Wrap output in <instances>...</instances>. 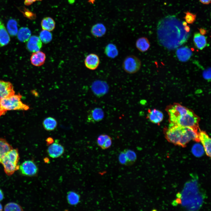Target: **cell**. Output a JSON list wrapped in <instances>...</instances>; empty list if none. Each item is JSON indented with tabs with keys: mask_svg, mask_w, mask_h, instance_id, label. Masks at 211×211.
I'll return each mask as SVG.
<instances>
[{
	"mask_svg": "<svg viewBox=\"0 0 211 211\" xmlns=\"http://www.w3.org/2000/svg\"><path fill=\"white\" fill-rule=\"evenodd\" d=\"M41 26L42 30L52 31L55 28V24L54 20L50 17L43 18L41 22Z\"/></svg>",
	"mask_w": 211,
	"mask_h": 211,
	"instance_id": "cell-23",
	"label": "cell"
},
{
	"mask_svg": "<svg viewBox=\"0 0 211 211\" xmlns=\"http://www.w3.org/2000/svg\"><path fill=\"white\" fill-rule=\"evenodd\" d=\"M127 160V166L133 164L137 159V155L133 150L130 149H126L124 150Z\"/></svg>",
	"mask_w": 211,
	"mask_h": 211,
	"instance_id": "cell-30",
	"label": "cell"
},
{
	"mask_svg": "<svg viewBox=\"0 0 211 211\" xmlns=\"http://www.w3.org/2000/svg\"><path fill=\"white\" fill-rule=\"evenodd\" d=\"M182 24L183 26H185L187 25V23L186 21L182 22Z\"/></svg>",
	"mask_w": 211,
	"mask_h": 211,
	"instance_id": "cell-46",
	"label": "cell"
},
{
	"mask_svg": "<svg viewBox=\"0 0 211 211\" xmlns=\"http://www.w3.org/2000/svg\"><path fill=\"white\" fill-rule=\"evenodd\" d=\"M47 151L49 156L53 158H57L61 156L64 151L63 146L56 141L50 145Z\"/></svg>",
	"mask_w": 211,
	"mask_h": 211,
	"instance_id": "cell-10",
	"label": "cell"
},
{
	"mask_svg": "<svg viewBox=\"0 0 211 211\" xmlns=\"http://www.w3.org/2000/svg\"><path fill=\"white\" fill-rule=\"evenodd\" d=\"M4 211H23L22 207L19 204L14 202H10L6 204L4 208Z\"/></svg>",
	"mask_w": 211,
	"mask_h": 211,
	"instance_id": "cell-32",
	"label": "cell"
},
{
	"mask_svg": "<svg viewBox=\"0 0 211 211\" xmlns=\"http://www.w3.org/2000/svg\"><path fill=\"white\" fill-rule=\"evenodd\" d=\"M100 59L98 56L94 53L87 55L84 60L85 66L88 69L94 70L98 67L100 63Z\"/></svg>",
	"mask_w": 211,
	"mask_h": 211,
	"instance_id": "cell-11",
	"label": "cell"
},
{
	"mask_svg": "<svg viewBox=\"0 0 211 211\" xmlns=\"http://www.w3.org/2000/svg\"><path fill=\"white\" fill-rule=\"evenodd\" d=\"M135 45L139 51L143 52L148 50L150 46V44L147 38L141 37L137 40Z\"/></svg>",
	"mask_w": 211,
	"mask_h": 211,
	"instance_id": "cell-21",
	"label": "cell"
},
{
	"mask_svg": "<svg viewBox=\"0 0 211 211\" xmlns=\"http://www.w3.org/2000/svg\"><path fill=\"white\" fill-rule=\"evenodd\" d=\"M122 67L124 71L130 74L135 73L140 69L141 61L137 57L133 55L126 57L122 63Z\"/></svg>",
	"mask_w": 211,
	"mask_h": 211,
	"instance_id": "cell-5",
	"label": "cell"
},
{
	"mask_svg": "<svg viewBox=\"0 0 211 211\" xmlns=\"http://www.w3.org/2000/svg\"><path fill=\"white\" fill-rule=\"evenodd\" d=\"M112 144V138L109 137L106 139L103 146L101 147L103 149H105L109 148Z\"/></svg>",
	"mask_w": 211,
	"mask_h": 211,
	"instance_id": "cell-37",
	"label": "cell"
},
{
	"mask_svg": "<svg viewBox=\"0 0 211 211\" xmlns=\"http://www.w3.org/2000/svg\"><path fill=\"white\" fill-rule=\"evenodd\" d=\"M118 160L120 164L127 166V160L124 151L120 153L118 156Z\"/></svg>",
	"mask_w": 211,
	"mask_h": 211,
	"instance_id": "cell-35",
	"label": "cell"
},
{
	"mask_svg": "<svg viewBox=\"0 0 211 211\" xmlns=\"http://www.w3.org/2000/svg\"><path fill=\"white\" fill-rule=\"evenodd\" d=\"M3 210V207L1 204L0 203V211H2Z\"/></svg>",
	"mask_w": 211,
	"mask_h": 211,
	"instance_id": "cell-47",
	"label": "cell"
},
{
	"mask_svg": "<svg viewBox=\"0 0 211 211\" xmlns=\"http://www.w3.org/2000/svg\"><path fill=\"white\" fill-rule=\"evenodd\" d=\"M202 4H208L210 3L211 0H199Z\"/></svg>",
	"mask_w": 211,
	"mask_h": 211,
	"instance_id": "cell-42",
	"label": "cell"
},
{
	"mask_svg": "<svg viewBox=\"0 0 211 211\" xmlns=\"http://www.w3.org/2000/svg\"><path fill=\"white\" fill-rule=\"evenodd\" d=\"M198 29L199 30L200 33L202 35H205L207 33V30L204 28H201L200 29L198 28Z\"/></svg>",
	"mask_w": 211,
	"mask_h": 211,
	"instance_id": "cell-41",
	"label": "cell"
},
{
	"mask_svg": "<svg viewBox=\"0 0 211 211\" xmlns=\"http://www.w3.org/2000/svg\"><path fill=\"white\" fill-rule=\"evenodd\" d=\"M1 163L3 166L5 172L8 176L12 175L16 171L19 169V165L13 164L5 156L2 158Z\"/></svg>",
	"mask_w": 211,
	"mask_h": 211,
	"instance_id": "cell-14",
	"label": "cell"
},
{
	"mask_svg": "<svg viewBox=\"0 0 211 211\" xmlns=\"http://www.w3.org/2000/svg\"><path fill=\"white\" fill-rule=\"evenodd\" d=\"M106 139L105 136V134H102L100 135L97 139V143L98 145L101 147L104 144Z\"/></svg>",
	"mask_w": 211,
	"mask_h": 211,
	"instance_id": "cell-36",
	"label": "cell"
},
{
	"mask_svg": "<svg viewBox=\"0 0 211 211\" xmlns=\"http://www.w3.org/2000/svg\"><path fill=\"white\" fill-rule=\"evenodd\" d=\"M104 113L100 108H96L91 110L87 116V121L89 122L95 123L102 120L104 118Z\"/></svg>",
	"mask_w": 211,
	"mask_h": 211,
	"instance_id": "cell-13",
	"label": "cell"
},
{
	"mask_svg": "<svg viewBox=\"0 0 211 211\" xmlns=\"http://www.w3.org/2000/svg\"><path fill=\"white\" fill-rule=\"evenodd\" d=\"M42 124L44 129L47 131H51L54 130L57 125V122L54 118L48 117L43 120Z\"/></svg>",
	"mask_w": 211,
	"mask_h": 211,
	"instance_id": "cell-27",
	"label": "cell"
},
{
	"mask_svg": "<svg viewBox=\"0 0 211 211\" xmlns=\"http://www.w3.org/2000/svg\"><path fill=\"white\" fill-rule=\"evenodd\" d=\"M204 149L203 146L199 144H194L192 149L193 154L195 156L200 157L202 156L204 152Z\"/></svg>",
	"mask_w": 211,
	"mask_h": 211,
	"instance_id": "cell-33",
	"label": "cell"
},
{
	"mask_svg": "<svg viewBox=\"0 0 211 211\" xmlns=\"http://www.w3.org/2000/svg\"><path fill=\"white\" fill-rule=\"evenodd\" d=\"M104 52L108 57L113 59L116 57L118 54V51L116 46L112 43H109L106 46Z\"/></svg>",
	"mask_w": 211,
	"mask_h": 211,
	"instance_id": "cell-24",
	"label": "cell"
},
{
	"mask_svg": "<svg viewBox=\"0 0 211 211\" xmlns=\"http://www.w3.org/2000/svg\"><path fill=\"white\" fill-rule=\"evenodd\" d=\"M193 40L195 46L198 49L202 50L206 46L207 37L200 33H194Z\"/></svg>",
	"mask_w": 211,
	"mask_h": 211,
	"instance_id": "cell-20",
	"label": "cell"
},
{
	"mask_svg": "<svg viewBox=\"0 0 211 211\" xmlns=\"http://www.w3.org/2000/svg\"><path fill=\"white\" fill-rule=\"evenodd\" d=\"M157 26L159 40L168 49H174L183 44L190 35V33L184 30L182 22L174 16L165 17L159 21Z\"/></svg>",
	"mask_w": 211,
	"mask_h": 211,
	"instance_id": "cell-1",
	"label": "cell"
},
{
	"mask_svg": "<svg viewBox=\"0 0 211 211\" xmlns=\"http://www.w3.org/2000/svg\"><path fill=\"white\" fill-rule=\"evenodd\" d=\"M21 173L27 176L35 175L38 172V168L35 163L32 160H26L20 166L19 169Z\"/></svg>",
	"mask_w": 211,
	"mask_h": 211,
	"instance_id": "cell-6",
	"label": "cell"
},
{
	"mask_svg": "<svg viewBox=\"0 0 211 211\" xmlns=\"http://www.w3.org/2000/svg\"><path fill=\"white\" fill-rule=\"evenodd\" d=\"M52 34L50 31L43 30L40 32L39 38L42 42L47 43L52 39Z\"/></svg>",
	"mask_w": 211,
	"mask_h": 211,
	"instance_id": "cell-31",
	"label": "cell"
},
{
	"mask_svg": "<svg viewBox=\"0 0 211 211\" xmlns=\"http://www.w3.org/2000/svg\"><path fill=\"white\" fill-rule=\"evenodd\" d=\"M22 96L18 93L0 100V117L11 110H28L30 108L21 101Z\"/></svg>",
	"mask_w": 211,
	"mask_h": 211,
	"instance_id": "cell-4",
	"label": "cell"
},
{
	"mask_svg": "<svg viewBox=\"0 0 211 211\" xmlns=\"http://www.w3.org/2000/svg\"><path fill=\"white\" fill-rule=\"evenodd\" d=\"M176 53L178 59L182 62L188 61L192 54V51L188 47H182L178 49Z\"/></svg>",
	"mask_w": 211,
	"mask_h": 211,
	"instance_id": "cell-17",
	"label": "cell"
},
{
	"mask_svg": "<svg viewBox=\"0 0 211 211\" xmlns=\"http://www.w3.org/2000/svg\"><path fill=\"white\" fill-rule=\"evenodd\" d=\"M44 161L45 163H49L50 160L48 158L45 157L44 159Z\"/></svg>",
	"mask_w": 211,
	"mask_h": 211,
	"instance_id": "cell-45",
	"label": "cell"
},
{
	"mask_svg": "<svg viewBox=\"0 0 211 211\" xmlns=\"http://www.w3.org/2000/svg\"><path fill=\"white\" fill-rule=\"evenodd\" d=\"M13 149L6 139L0 138V155L2 158L10 150Z\"/></svg>",
	"mask_w": 211,
	"mask_h": 211,
	"instance_id": "cell-28",
	"label": "cell"
},
{
	"mask_svg": "<svg viewBox=\"0 0 211 211\" xmlns=\"http://www.w3.org/2000/svg\"><path fill=\"white\" fill-rule=\"evenodd\" d=\"M184 13L186 14V15L184 18L186 22L188 24H193L195 21L196 14L192 13L188 11L185 12Z\"/></svg>",
	"mask_w": 211,
	"mask_h": 211,
	"instance_id": "cell-34",
	"label": "cell"
},
{
	"mask_svg": "<svg viewBox=\"0 0 211 211\" xmlns=\"http://www.w3.org/2000/svg\"><path fill=\"white\" fill-rule=\"evenodd\" d=\"M18 23L16 20L13 19H9L7 24V31L11 36L17 35L18 32Z\"/></svg>",
	"mask_w": 211,
	"mask_h": 211,
	"instance_id": "cell-25",
	"label": "cell"
},
{
	"mask_svg": "<svg viewBox=\"0 0 211 211\" xmlns=\"http://www.w3.org/2000/svg\"><path fill=\"white\" fill-rule=\"evenodd\" d=\"M46 57V55L44 52L39 51L33 52L30 58V62L34 66H40L44 64Z\"/></svg>",
	"mask_w": 211,
	"mask_h": 211,
	"instance_id": "cell-16",
	"label": "cell"
},
{
	"mask_svg": "<svg viewBox=\"0 0 211 211\" xmlns=\"http://www.w3.org/2000/svg\"><path fill=\"white\" fill-rule=\"evenodd\" d=\"M164 131L167 140L175 145L184 147L191 140L200 142L198 132L190 127L169 124Z\"/></svg>",
	"mask_w": 211,
	"mask_h": 211,
	"instance_id": "cell-3",
	"label": "cell"
},
{
	"mask_svg": "<svg viewBox=\"0 0 211 211\" xmlns=\"http://www.w3.org/2000/svg\"><path fill=\"white\" fill-rule=\"evenodd\" d=\"M198 135L200 141L201 142L206 155L210 157L211 138L205 131L201 130L200 129Z\"/></svg>",
	"mask_w": 211,
	"mask_h": 211,
	"instance_id": "cell-9",
	"label": "cell"
},
{
	"mask_svg": "<svg viewBox=\"0 0 211 211\" xmlns=\"http://www.w3.org/2000/svg\"><path fill=\"white\" fill-rule=\"evenodd\" d=\"M42 0H24V3L26 6H29L37 1H41Z\"/></svg>",
	"mask_w": 211,
	"mask_h": 211,
	"instance_id": "cell-39",
	"label": "cell"
},
{
	"mask_svg": "<svg viewBox=\"0 0 211 211\" xmlns=\"http://www.w3.org/2000/svg\"><path fill=\"white\" fill-rule=\"evenodd\" d=\"M31 31L30 29L26 27L20 28L18 31L17 37L21 42H25L28 41L31 36Z\"/></svg>",
	"mask_w": 211,
	"mask_h": 211,
	"instance_id": "cell-22",
	"label": "cell"
},
{
	"mask_svg": "<svg viewBox=\"0 0 211 211\" xmlns=\"http://www.w3.org/2000/svg\"><path fill=\"white\" fill-rule=\"evenodd\" d=\"M2 159V158L1 157L0 155V163H1V161Z\"/></svg>",
	"mask_w": 211,
	"mask_h": 211,
	"instance_id": "cell-48",
	"label": "cell"
},
{
	"mask_svg": "<svg viewBox=\"0 0 211 211\" xmlns=\"http://www.w3.org/2000/svg\"><path fill=\"white\" fill-rule=\"evenodd\" d=\"M203 76L205 79L208 81H210L211 79L210 68L204 70L203 73Z\"/></svg>",
	"mask_w": 211,
	"mask_h": 211,
	"instance_id": "cell-38",
	"label": "cell"
},
{
	"mask_svg": "<svg viewBox=\"0 0 211 211\" xmlns=\"http://www.w3.org/2000/svg\"><path fill=\"white\" fill-rule=\"evenodd\" d=\"M91 32L94 36L100 38L106 34V28L105 25L102 23H98L93 25L91 28Z\"/></svg>",
	"mask_w": 211,
	"mask_h": 211,
	"instance_id": "cell-19",
	"label": "cell"
},
{
	"mask_svg": "<svg viewBox=\"0 0 211 211\" xmlns=\"http://www.w3.org/2000/svg\"><path fill=\"white\" fill-rule=\"evenodd\" d=\"M46 141L47 145H49L53 143L54 140L52 138L49 137L46 139Z\"/></svg>",
	"mask_w": 211,
	"mask_h": 211,
	"instance_id": "cell-40",
	"label": "cell"
},
{
	"mask_svg": "<svg viewBox=\"0 0 211 211\" xmlns=\"http://www.w3.org/2000/svg\"><path fill=\"white\" fill-rule=\"evenodd\" d=\"M10 40L9 34L4 24L0 19V46H4L7 45Z\"/></svg>",
	"mask_w": 211,
	"mask_h": 211,
	"instance_id": "cell-18",
	"label": "cell"
},
{
	"mask_svg": "<svg viewBox=\"0 0 211 211\" xmlns=\"http://www.w3.org/2000/svg\"><path fill=\"white\" fill-rule=\"evenodd\" d=\"M147 118L151 122L154 124H159L163 120L164 115L162 112L156 109H149Z\"/></svg>",
	"mask_w": 211,
	"mask_h": 211,
	"instance_id": "cell-15",
	"label": "cell"
},
{
	"mask_svg": "<svg viewBox=\"0 0 211 211\" xmlns=\"http://www.w3.org/2000/svg\"><path fill=\"white\" fill-rule=\"evenodd\" d=\"M42 47V42L39 37L36 35L31 36L27 41L26 47L28 50L35 52L40 50Z\"/></svg>",
	"mask_w": 211,
	"mask_h": 211,
	"instance_id": "cell-12",
	"label": "cell"
},
{
	"mask_svg": "<svg viewBox=\"0 0 211 211\" xmlns=\"http://www.w3.org/2000/svg\"><path fill=\"white\" fill-rule=\"evenodd\" d=\"M15 94L13 86L10 82L0 80V100Z\"/></svg>",
	"mask_w": 211,
	"mask_h": 211,
	"instance_id": "cell-8",
	"label": "cell"
},
{
	"mask_svg": "<svg viewBox=\"0 0 211 211\" xmlns=\"http://www.w3.org/2000/svg\"><path fill=\"white\" fill-rule=\"evenodd\" d=\"M91 89L93 93L96 96L101 97L108 92L109 87L106 82L98 80L92 83Z\"/></svg>",
	"mask_w": 211,
	"mask_h": 211,
	"instance_id": "cell-7",
	"label": "cell"
},
{
	"mask_svg": "<svg viewBox=\"0 0 211 211\" xmlns=\"http://www.w3.org/2000/svg\"><path fill=\"white\" fill-rule=\"evenodd\" d=\"M4 198V194L2 190L0 188V201L2 200Z\"/></svg>",
	"mask_w": 211,
	"mask_h": 211,
	"instance_id": "cell-44",
	"label": "cell"
},
{
	"mask_svg": "<svg viewBox=\"0 0 211 211\" xmlns=\"http://www.w3.org/2000/svg\"><path fill=\"white\" fill-rule=\"evenodd\" d=\"M166 110L170 124L190 127L198 132L200 119L193 110L177 103L167 106Z\"/></svg>",
	"mask_w": 211,
	"mask_h": 211,
	"instance_id": "cell-2",
	"label": "cell"
},
{
	"mask_svg": "<svg viewBox=\"0 0 211 211\" xmlns=\"http://www.w3.org/2000/svg\"><path fill=\"white\" fill-rule=\"evenodd\" d=\"M184 29L186 32L187 33H190V28L189 26L187 25L184 26Z\"/></svg>",
	"mask_w": 211,
	"mask_h": 211,
	"instance_id": "cell-43",
	"label": "cell"
},
{
	"mask_svg": "<svg viewBox=\"0 0 211 211\" xmlns=\"http://www.w3.org/2000/svg\"><path fill=\"white\" fill-rule=\"evenodd\" d=\"M11 162L16 165H18L19 159L18 150L17 148L11 149L5 155Z\"/></svg>",
	"mask_w": 211,
	"mask_h": 211,
	"instance_id": "cell-29",
	"label": "cell"
},
{
	"mask_svg": "<svg viewBox=\"0 0 211 211\" xmlns=\"http://www.w3.org/2000/svg\"><path fill=\"white\" fill-rule=\"evenodd\" d=\"M80 195L74 191H69L67 192V199L68 203L71 205H75L80 201Z\"/></svg>",
	"mask_w": 211,
	"mask_h": 211,
	"instance_id": "cell-26",
	"label": "cell"
}]
</instances>
